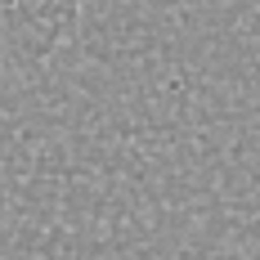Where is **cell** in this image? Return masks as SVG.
Listing matches in <instances>:
<instances>
[{
	"label": "cell",
	"instance_id": "1",
	"mask_svg": "<svg viewBox=\"0 0 260 260\" xmlns=\"http://www.w3.org/2000/svg\"><path fill=\"white\" fill-rule=\"evenodd\" d=\"M81 18V0H0V72L45 63Z\"/></svg>",
	"mask_w": 260,
	"mask_h": 260
}]
</instances>
